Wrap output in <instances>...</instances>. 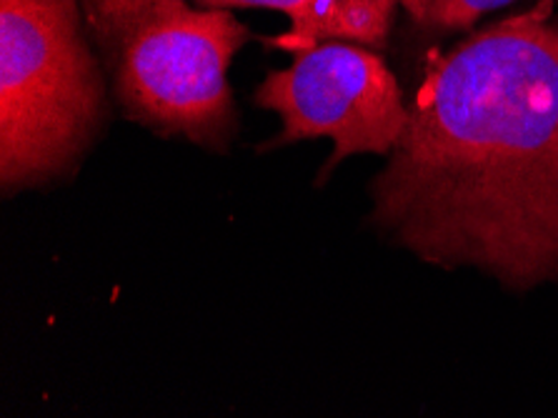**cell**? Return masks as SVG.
I'll return each mask as SVG.
<instances>
[{"label": "cell", "instance_id": "cell-3", "mask_svg": "<svg viewBox=\"0 0 558 418\" xmlns=\"http://www.w3.org/2000/svg\"><path fill=\"white\" fill-rule=\"evenodd\" d=\"M108 79L81 0H0V189L75 174L106 121Z\"/></svg>", "mask_w": 558, "mask_h": 418}, {"label": "cell", "instance_id": "cell-4", "mask_svg": "<svg viewBox=\"0 0 558 418\" xmlns=\"http://www.w3.org/2000/svg\"><path fill=\"white\" fill-rule=\"evenodd\" d=\"M253 104L274 110L283 123L264 151L308 139L333 143L320 178L351 156L391 153L409 123V104L391 68L374 48L345 40L320 43L293 56L289 68L270 71Z\"/></svg>", "mask_w": 558, "mask_h": 418}, {"label": "cell", "instance_id": "cell-6", "mask_svg": "<svg viewBox=\"0 0 558 418\" xmlns=\"http://www.w3.org/2000/svg\"><path fill=\"white\" fill-rule=\"evenodd\" d=\"M203 8H268V11H281L289 15V21H295L299 15L306 13V8L313 0H193Z\"/></svg>", "mask_w": 558, "mask_h": 418}, {"label": "cell", "instance_id": "cell-1", "mask_svg": "<svg viewBox=\"0 0 558 418\" xmlns=\"http://www.w3.org/2000/svg\"><path fill=\"white\" fill-rule=\"evenodd\" d=\"M430 53L409 123L371 183V224L416 259L523 294L558 280V11Z\"/></svg>", "mask_w": 558, "mask_h": 418}, {"label": "cell", "instance_id": "cell-2", "mask_svg": "<svg viewBox=\"0 0 558 418\" xmlns=\"http://www.w3.org/2000/svg\"><path fill=\"white\" fill-rule=\"evenodd\" d=\"M111 96L163 139L226 153L239 133L228 68L253 33L226 8L189 0H81Z\"/></svg>", "mask_w": 558, "mask_h": 418}, {"label": "cell", "instance_id": "cell-5", "mask_svg": "<svg viewBox=\"0 0 558 418\" xmlns=\"http://www.w3.org/2000/svg\"><path fill=\"white\" fill-rule=\"evenodd\" d=\"M399 3L426 31H469L481 15L511 5L515 0H399Z\"/></svg>", "mask_w": 558, "mask_h": 418}]
</instances>
